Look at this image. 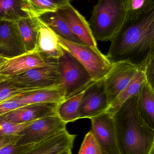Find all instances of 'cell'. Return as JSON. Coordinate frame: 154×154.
I'll use <instances>...</instances> for the list:
<instances>
[{"mask_svg": "<svg viewBox=\"0 0 154 154\" xmlns=\"http://www.w3.org/2000/svg\"><path fill=\"white\" fill-rule=\"evenodd\" d=\"M111 41L106 57L112 63L127 62L139 69L154 55V7L126 18Z\"/></svg>", "mask_w": 154, "mask_h": 154, "instance_id": "cell-1", "label": "cell"}, {"mask_svg": "<svg viewBox=\"0 0 154 154\" xmlns=\"http://www.w3.org/2000/svg\"><path fill=\"white\" fill-rule=\"evenodd\" d=\"M137 95L127 99L113 116L120 154H149L154 148V130L138 113Z\"/></svg>", "mask_w": 154, "mask_h": 154, "instance_id": "cell-2", "label": "cell"}, {"mask_svg": "<svg viewBox=\"0 0 154 154\" xmlns=\"http://www.w3.org/2000/svg\"><path fill=\"white\" fill-rule=\"evenodd\" d=\"M127 0H97L88 22L96 41H110L126 18Z\"/></svg>", "mask_w": 154, "mask_h": 154, "instance_id": "cell-3", "label": "cell"}, {"mask_svg": "<svg viewBox=\"0 0 154 154\" xmlns=\"http://www.w3.org/2000/svg\"><path fill=\"white\" fill-rule=\"evenodd\" d=\"M59 86L65 91V99L85 90L95 82L86 69L68 51L57 59Z\"/></svg>", "mask_w": 154, "mask_h": 154, "instance_id": "cell-4", "label": "cell"}, {"mask_svg": "<svg viewBox=\"0 0 154 154\" xmlns=\"http://www.w3.org/2000/svg\"><path fill=\"white\" fill-rule=\"evenodd\" d=\"M60 44L73 55L88 72L94 82L104 79L113 64L97 47L67 40L58 36Z\"/></svg>", "mask_w": 154, "mask_h": 154, "instance_id": "cell-5", "label": "cell"}, {"mask_svg": "<svg viewBox=\"0 0 154 154\" xmlns=\"http://www.w3.org/2000/svg\"><path fill=\"white\" fill-rule=\"evenodd\" d=\"M67 124L58 115L49 116L33 121L18 134L16 145L35 143L66 130Z\"/></svg>", "mask_w": 154, "mask_h": 154, "instance_id": "cell-6", "label": "cell"}, {"mask_svg": "<svg viewBox=\"0 0 154 154\" xmlns=\"http://www.w3.org/2000/svg\"><path fill=\"white\" fill-rule=\"evenodd\" d=\"M23 88H49L59 86L57 60L46 66L37 68L14 76L3 77Z\"/></svg>", "mask_w": 154, "mask_h": 154, "instance_id": "cell-7", "label": "cell"}, {"mask_svg": "<svg viewBox=\"0 0 154 154\" xmlns=\"http://www.w3.org/2000/svg\"><path fill=\"white\" fill-rule=\"evenodd\" d=\"M109 107L104 79L95 82L84 91L79 107V119H90L105 112Z\"/></svg>", "mask_w": 154, "mask_h": 154, "instance_id": "cell-8", "label": "cell"}, {"mask_svg": "<svg viewBox=\"0 0 154 154\" xmlns=\"http://www.w3.org/2000/svg\"><path fill=\"white\" fill-rule=\"evenodd\" d=\"M139 69L129 62H119L113 64L111 69L104 78L105 92L109 106L127 86Z\"/></svg>", "mask_w": 154, "mask_h": 154, "instance_id": "cell-9", "label": "cell"}, {"mask_svg": "<svg viewBox=\"0 0 154 154\" xmlns=\"http://www.w3.org/2000/svg\"><path fill=\"white\" fill-rule=\"evenodd\" d=\"M91 128L96 140L105 154H120L113 116L104 112L90 119Z\"/></svg>", "mask_w": 154, "mask_h": 154, "instance_id": "cell-10", "label": "cell"}, {"mask_svg": "<svg viewBox=\"0 0 154 154\" xmlns=\"http://www.w3.org/2000/svg\"><path fill=\"white\" fill-rule=\"evenodd\" d=\"M55 59L46 58L37 51L7 60L0 66V77L14 76L37 68L46 66Z\"/></svg>", "mask_w": 154, "mask_h": 154, "instance_id": "cell-11", "label": "cell"}, {"mask_svg": "<svg viewBox=\"0 0 154 154\" xmlns=\"http://www.w3.org/2000/svg\"><path fill=\"white\" fill-rule=\"evenodd\" d=\"M67 23L72 33L84 44L97 47L88 22L71 4L55 11Z\"/></svg>", "mask_w": 154, "mask_h": 154, "instance_id": "cell-12", "label": "cell"}, {"mask_svg": "<svg viewBox=\"0 0 154 154\" xmlns=\"http://www.w3.org/2000/svg\"><path fill=\"white\" fill-rule=\"evenodd\" d=\"M26 53L16 22L0 20V56L10 59Z\"/></svg>", "mask_w": 154, "mask_h": 154, "instance_id": "cell-13", "label": "cell"}, {"mask_svg": "<svg viewBox=\"0 0 154 154\" xmlns=\"http://www.w3.org/2000/svg\"><path fill=\"white\" fill-rule=\"evenodd\" d=\"M59 103L29 104L2 116L5 119L14 123H28L49 116L57 115V108Z\"/></svg>", "mask_w": 154, "mask_h": 154, "instance_id": "cell-14", "label": "cell"}, {"mask_svg": "<svg viewBox=\"0 0 154 154\" xmlns=\"http://www.w3.org/2000/svg\"><path fill=\"white\" fill-rule=\"evenodd\" d=\"M77 135L71 134L67 129L47 139L32 144L20 154H59L72 149Z\"/></svg>", "mask_w": 154, "mask_h": 154, "instance_id": "cell-15", "label": "cell"}, {"mask_svg": "<svg viewBox=\"0 0 154 154\" xmlns=\"http://www.w3.org/2000/svg\"><path fill=\"white\" fill-rule=\"evenodd\" d=\"M37 51L46 58L55 60L61 57L64 51L60 44L58 36L40 20Z\"/></svg>", "mask_w": 154, "mask_h": 154, "instance_id": "cell-16", "label": "cell"}, {"mask_svg": "<svg viewBox=\"0 0 154 154\" xmlns=\"http://www.w3.org/2000/svg\"><path fill=\"white\" fill-rule=\"evenodd\" d=\"M137 106L141 118L154 130V88L145 80L137 93Z\"/></svg>", "mask_w": 154, "mask_h": 154, "instance_id": "cell-17", "label": "cell"}, {"mask_svg": "<svg viewBox=\"0 0 154 154\" xmlns=\"http://www.w3.org/2000/svg\"><path fill=\"white\" fill-rule=\"evenodd\" d=\"M26 53L37 51V42L40 20L30 15L15 22Z\"/></svg>", "mask_w": 154, "mask_h": 154, "instance_id": "cell-18", "label": "cell"}, {"mask_svg": "<svg viewBox=\"0 0 154 154\" xmlns=\"http://www.w3.org/2000/svg\"><path fill=\"white\" fill-rule=\"evenodd\" d=\"M14 99H17L25 106L36 103H60L65 100V91L58 86L25 93Z\"/></svg>", "mask_w": 154, "mask_h": 154, "instance_id": "cell-19", "label": "cell"}, {"mask_svg": "<svg viewBox=\"0 0 154 154\" xmlns=\"http://www.w3.org/2000/svg\"><path fill=\"white\" fill-rule=\"evenodd\" d=\"M144 68V66L140 68L127 86L110 104L106 112L113 116L127 99L137 95L142 84L145 80Z\"/></svg>", "mask_w": 154, "mask_h": 154, "instance_id": "cell-20", "label": "cell"}, {"mask_svg": "<svg viewBox=\"0 0 154 154\" xmlns=\"http://www.w3.org/2000/svg\"><path fill=\"white\" fill-rule=\"evenodd\" d=\"M38 17L59 37L72 42L83 43L71 32L64 20L55 12L45 13Z\"/></svg>", "mask_w": 154, "mask_h": 154, "instance_id": "cell-21", "label": "cell"}, {"mask_svg": "<svg viewBox=\"0 0 154 154\" xmlns=\"http://www.w3.org/2000/svg\"><path fill=\"white\" fill-rule=\"evenodd\" d=\"M30 15L26 0H0V20L16 22Z\"/></svg>", "mask_w": 154, "mask_h": 154, "instance_id": "cell-22", "label": "cell"}, {"mask_svg": "<svg viewBox=\"0 0 154 154\" xmlns=\"http://www.w3.org/2000/svg\"><path fill=\"white\" fill-rule=\"evenodd\" d=\"M84 91L64 100L58 105L57 115L66 124L80 119L79 107Z\"/></svg>", "mask_w": 154, "mask_h": 154, "instance_id": "cell-23", "label": "cell"}, {"mask_svg": "<svg viewBox=\"0 0 154 154\" xmlns=\"http://www.w3.org/2000/svg\"><path fill=\"white\" fill-rule=\"evenodd\" d=\"M26 3L28 12L35 17L48 12L56 11L71 4V0H26Z\"/></svg>", "mask_w": 154, "mask_h": 154, "instance_id": "cell-24", "label": "cell"}, {"mask_svg": "<svg viewBox=\"0 0 154 154\" xmlns=\"http://www.w3.org/2000/svg\"><path fill=\"white\" fill-rule=\"evenodd\" d=\"M50 88L52 87L23 88L14 85L5 78L0 77V103L9 100L20 97L25 93Z\"/></svg>", "mask_w": 154, "mask_h": 154, "instance_id": "cell-25", "label": "cell"}, {"mask_svg": "<svg viewBox=\"0 0 154 154\" xmlns=\"http://www.w3.org/2000/svg\"><path fill=\"white\" fill-rule=\"evenodd\" d=\"M153 7L154 0H127L126 18L139 16Z\"/></svg>", "mask_w": 154, "mask_h": 154, "instance_id": "cell-26", "label": "cell"}, {"mask_svg": "<svg viewBox=\"0 0 154 154\" xmlns=\"http://www.w3.org/2000/svg\"><path fill=\"white\" fill-rule=\"evenodd\" d=\"M32 122L21 124L14 123L7 120L2 115H0V136L18 134Z\"/></svg>", "mask_w": 154, "mask_h": 154, "instance_id": "cell-27", "label": "cell"}, {"mask_svg": "<svg viewBox=\"0 0 154 154\" xmlns=\"http://www.w3.org/2000/svg\"><path fill=\"white\" fill-rule=\"evenodd\" d=\"M78 154H104L90 130L85 136Z\"/></svg>", "mask_w": 154, "mask_h": 154, "instance_id": "cell-28", "label": "cell"}, {"mask_svg": "<svg viewBox=\"0 0 154 154\" xmlns=\"http://www.w3.org/2000/svg\"><path fill=\"white\" fill-rule=\"evenodd\" d=\"M25 105L17 99H12L0 103V115L11 112Z\"/></svg>", "mask_w": 154, "mask_h": 154, "instance_id": "cell-29", "label": "cell"}, {"mask_svg": "<svg viewBox=\"0 0 154 154\" xmlns=\"http://www.w3.org/2000/svg\"><path fill=\"white\" fill-rule=\"evenodd\" d=\"M145 80L154 88V55L151 56L146 63L144 68Z\"/></svg>", "mask_w": 154, "mask_h": 154, "instance_id": "cell-30", "label": "cell"}, {"mask_svg": "<svg viewBox=\"0 0 154 154\" xmlns=\"http://www.w3.org/2000/svg\"><path fill=\"white\" fill-rule=\"evenodd\" d=\"M31 144L17 146L16 143H11L0 149V154H20L27 150Z\"/></svg>", "mask_w": 154, "mask_h": 154, "instance_id": "cell-31", "label": "cell"}, {"mask_svg": "<svg viewBox=\"0 0 154 154\" xmlns=\"http://www.w3.org/2000/svg\"><path fill=\"white\" fill-rule=\"evenodd\" d=\"M20 137V136L18 134L7 135L0 136V149L9 144L16 143Z\"/></svg>", "mask_w": 154, "mask_h": 154, "instance_id": "cell-32", "label": "cell"}, {"mask_svg": "<svg viewBox=\"0 0 154 154\" xmlns=\"http://www.w3.org/2000/svg\"><path fill=\"white\" fill-rule=\"evenodd\" d=\"M7 59L3 57H1L0 56V66L2 65V64H3L4 63L7 61Z\"/></svg>", "mask_w": 154, "mask_h": 154, "instance_id": "cell-33", "label": "cell"}, {"mask_svg": "<svg viewBox=\"0 0 154 154\" xmlns=\"http://www.w3.org/2000/svg\"><path fill=\"white\" fill-rule=\"evenodd\" d=\"M59 154H72L71 152V149H69L66 151H63L62 152Z\"/></svg>", "mask_w": 154, "mask_h": 154, "instance_id": "cell-34", "label": "cell"}, {"mask_svg": "<svg viewBox=\"0 0 154 154\" xmlns=\"http://www.w3.org/2000/svg\"><path fill=\"white\" fill-rule=\"evenodd\" d=\"M104 154H105L104 153Z\"/></svg>", "mask_w": 154, "mask_h": 154, "instance_id": "cell-35", "label": "cell"}]
</instances>
